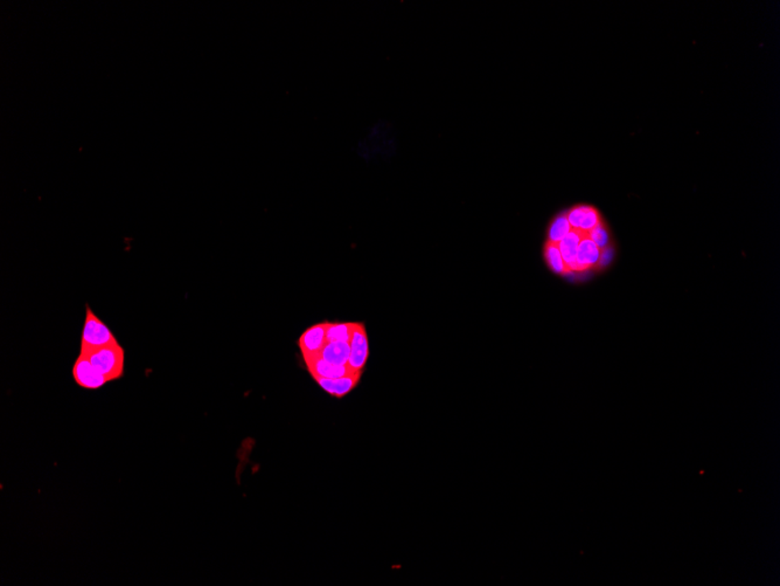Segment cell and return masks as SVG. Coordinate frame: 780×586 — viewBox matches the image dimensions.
Here are the masks:
<instances>
[{
	"label": "cell",
	"instance_id": "16",
	"mask_svg": "<svg viewBox=\"0 0 780 586\" xmlns=\"http://www.w3.org/2000/svg\"><path fill=\"white\" fill-rule=\"evenodd\" d=\"M587 208L589 206H587V205H578V206H575V208H570V210L565 212L568 221L570 223L573 230H580V223L583 221Z\"/></svg>",
	"mask_w": 780,
	"mask_h": 586
},
{
	"label": "cell",
	"instance_id": "8",
	"mask_svg": "<svg viewBox=\"0 0 780 586\" xmlns=\"http://www.w3.org/2000/svg\"><path fill=\"white\" fill-rule=\"evenodd\" d=\"M304 363L313 378H339L353 373L349 365H333L323 360L320 355L304 360Z\"/></svg>",
	"mask_w": 780,
	"mask_h": 586
},
{
	"label": "cell",
	"instance_id": "2",
	"mask_svg": "<svg viewBox=\"0 0 780 586\" xmlns=\"http://www.w3.org/2000/svg\"><path fill=\"white\" fill-rule=\"evenodd\" d=\"M116 342H118L116 336L110 330L107 324L97 318L89 305H86V318L82 330L80 353H91L93 350L100 349Z\"/></svg>",
	"mask_w": 780,
	"mask_h": 586
},
{
	"label": "cell",
	"instance_id": "5",
	"mask_svg": "<svg viewBox=\"0 0 780 586\" xmlns=\"http://www.w3.org/2000/svg\"><path fill=\"white\" fill-rule=\"evenodd\" d=\"M326 324L327 322L314 324L312 327L307 328L298 340V347L303 360H307L311 357L319 356L322 350L325 347L326 342Z\"/></svg>",
	"mask_w": 780,
	"mask_h": 586
},
{
	"label": "cell",
	"instance_id": "15",
	"mask_svg": "<svg viewBox=\"0 0 780 586\" xmlns=\"http://www.w3.org/2000/svg\"><path fill=\"white\" fill-rule=\"evenodd\" d=\"M602 221L600 212L596 208H587V213L584 216L583 221L580 223V231L582 233L587 234L592 228Z\"/></svg>",
	"mask_w": 780,
	"mask_h": 586
},
{
	"label": "cell",
	"instance_id": "14",
	"mask_svg": "<svg viewBox=\"0 0 780 586\" xmlns=\"http://www.w3.org/2000/svg\"><path fill=\"white\" fill-rule=\"evenodd\" d=\"M587 236L592 240L593 243H596L597 246L600 247V250L603 251L610 247L609 231L604 225L603 221H600L595 228H592Z\"/></svg>",
	"mask_w": 780,
	"mask_h": 586
},
{
	"label": "cell",
	"instance_id": "11",
	"mask_svg": "<svg viewBox=\"0 0 780 586\" xmlns=\"http://www.w3.org/2000/svg\"><path fill=\"white\" fill-rule=\"evenodd\" d=\"M545 259L549 268L552 269L555 274L558 276H567L570 274L565 260L562 258L561 252L558 250V243H548L545 246Z\"/></svg>",
	"mask_w": 780,
	"mask_h": 586
},
{
	"label": "cell",
	"instance_id": "7",
	"mask_svg": "<svg viewBox=\"0 0 780 586\" xmlns=\"http://www.w3.org/2000/svg\"><path fill=\"white\" fill-rule=\"evenodd\" d=\"M362 373H351L339 378H313L317 384L329 395L344 398L356 388Z\"/></svg>",
	"mask_w": 780,
	"mask_h": 586
},
{
	"label": "cell",
	"instance_id": "1",
	"mask_svg": "<svg viewBox=\"0 0 780 586\" xmlns=\"http://www.w3.org/2000/svg\"><path fill=\"white\" fill-rule=\"evenodd\" d=\"M84 355H87L93 365L107 378L108 382L118 380L124 376L125 350L120 342L93 350Z\"/></svg>",
	"mask_w": 780,
	"mask_h": 586
},
{
	"label": "cell",
	"instance_id": "13",
	"mask_svg": "<svg viewBox=\"0 0 780 586\" xmlns=\"http://www.w3.org/2000/svg\"><path fill=\"white\" fill-rule=\"evenodd\" d=\"M351 325H353V322H346V323L327 322V324H326V340H327V342H349Z\"/></svg>",
	"mask_w": 780,
	"mask_h": 586
},
{
	"label": "cell",
	"instance_id": "3",
	"mask_svg": "<svg viewBox=\"0 0 780 586\" xmlns=\"http://www.w3.org/2000/svg\"><path fill=\"white\" fill-rule=\"evenodd\" d=\"M351 355H349V364L353 373H364V366L367 364L369 357V343H368V335L366 327L362 323H354L351 325Z\"/></svg>",
	"mask_w": 780,
	"mask_h": 586
},
{
	"label": "cell",
	"instance_id": "9",
	"mask_svg": "<svg viewBox=\"0 0 780 586\" xmlns=\"http://www.w3.org/2000/svg\"><path fill=\"white\" fill-rule=\"evenodd\" d=\"M351 347L349 342H326L325 347L320 353V357L333 365H347L349 364Z\"/></svg>",
	"mask_w": 780,
	"mask_h": 586
},
{
	"label": "cell",
	"instance_id": "12",
	"mask_svg": "<svg viewBox=\"0 0 780 586\" xmlns=\"http://www.w3.org/2000/svg\"><path fill=\"white\" fill-rule=\"evenodd\" d=\"M573 230L568 221L567 214L561 213L553 219L548 227V243H558Z\"/></svg>",
	"mask_w": 780,
	"mask_h": 586
},
{
	"label": "cell",
	"instance_id": "6",
	"mask_svg": "<svg viewBox=\"0 0 780 586\" xmlns=\"http://www.w3.org/2000/svg\"><path fill=\"white\" fill-rule=\"evenodd\" d=\"M602 250L593 243L587 234L580 240L576 263L569 267L570 273L585 272L587 269L600 265Z\"/></svg>",
	"mask_w": 780,
	"mask_h": 586
},
{
	"label": "cell",
	"instance_id": "10",
	"mask_svg": "<svg viewBox=\"0 0 780 586\" xmlns=\"http://www.w3.org/2000/svg\"><path fill=\"white\" fill-rule=\"evenodd\" d=\"M584 236H585V234L582 233L580 230H571L570 232L558 243V250L561 252L562 258L565 260L568 269H569V267H570L571 265H574V263H576L578 246H580V240H582V238H583Z\"/></svg>",
	"mask_w": 780,
	"mask_h": 586
},
{
	"label": "cell",
	"instance_id": "4",
	"mask_svg": "<svg viewBox=\"0 0 780 586\" xmlns=\"http://www.w3.org/2000/svg\"><path fill=\"white\" fill-rule=\"evenodd\" d=\"M71 373L75 383L82 389L98 390L109 383L107 378L93 365L87 355L81 353L75 360Z\"/></svg>",
	"mask_w": 780,
	"mask_h": 586
}]
</instances>
